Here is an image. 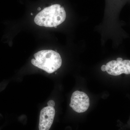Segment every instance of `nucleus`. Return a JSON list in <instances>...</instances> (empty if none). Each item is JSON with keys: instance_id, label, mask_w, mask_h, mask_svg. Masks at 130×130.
<instances>
[{"instance_id": "nucleus-10", "label": "nucleus", "mask_w": 130, "mask_h": 130, "mask_svg": "<svg viewBox=\"0 0 130 130\" xmlns=\"http://www.w3.org/2000/svg\"><path fill=\"white\" fill-rule=\"evenodd\" d=\"M55 27V28H57V26H55V27Z\"/></svg>"}, {"instance_id": "nucleus-5", "label": "nucleus", "mask_w": 130, "mask_h": 130, "mask_svg": "<svg viewBox=\"0 0 130 130\" xmlns=\"http://www.w3.org/2000/svg\"><path fill=\"white\" fill-rule=\"evenodd\" d=\"M55 109L53 107H45L40 112L39 130H49L53 122Z\"/></svg>"}, {"instance_id": "nucleus-8", "label": "nucleus", "mask_w": 130, "mask_h": 130, "mask_svg": "<svg viewBox=\"0 0 130 130\" xmlns=\"http://www.w3.org/2000/svg\"><path fill=\"white\" fill-rule=\"evenodd\" d=\"M116 60L119 61H123V59H122V58H117Z\"/></svg>"}, {"instance_id": "nucleus-3", "label": "nucleus", "mask_w": 130, "mask_h": 130, "mask_svg": "<svg viewBox=\"0 0 130 130\" xmlns=\"http://www.w3.org/2000/svg\"><path fill=\"white\" fill-rule=\"evenodd\" d=\"M70 106L78 113H83L87 111L90 105L89 98L85 93L76 91L71 97Z\"/></svg>"}, {"instance_id": "nucleus-4", "label": "nucleus", "mask_w": 130, "mask_h": 130, "mask_svg": "<svg viewBox=\"0 0 130 130\" xmlns=\"http://www.w3.org/2000/svg\"><path fill=\"white\" fill-rule=\"evenodd\" d=\"M106 66L107 72L110 75L116 76L123 73L130 74V60H112Z\"/></svg>"}, {"instance_id": "nucleus-7", "label": "nucleus", "mask_w": 130, "mask_h": 130, "mask_svg": "<svg viewBox=\"0 0 130 130\" xmlns=\"http://www.w3.org/2000/svg\"><path fill=\"white\" fill-rule=\"evenodd\" d=\"M101 69L102 71L105 72L106 71V65H103L101 67Z\"/></svg>"}, {"instance_id": "nucleus-1", "label": "nucleus", "mask_w": 130, "mask_h": 130, "mask_svg": "<svg viewBox=\"0 0 130 130\" xmlns=\"http://www.w3.org/2000/svg\"><path fill=\"white\" fill-rule=\"evenodd\" d=\"M66 18L64 8L55 4L45 8L35 17V23L40 26L53 27L62 23Z\"/></svg>"}, {"instance_id": "nucleus-9", "label": "nucleus", "mask_w": 130, "mask_h": 130, "mask_svg": "<svg viewBox=\"0 0 130 130\" xmlns=\"http://www.w3.org/2000/svg\"><path fill=\"white\" fill-rule=\"evenodd\" d=\"M40 9H41V8H38V10H40Z\"/></svg>"}, {"instance_id": "nucleus-2", "label": "nucleus", "mask_w": 130, "mask_h": 130, "mask_svg": "<svg viewBox=\"0 0 130 130\" xmlns=\"http://www.w3.org/2000/svg\"><path fill=\"white\" fill-rule=\"evenodd\" d=\"M32 64L48 73H52L61 66L62 59L59 54L52 50H43L34 54Z\"/></svg>"}, {"instance_id": "nucleus-6", "label": "nucleus", "mask_w": 130, "mask_h": 130, "mask_svg": "<svg viewBox=\"0 0 130 130\" xmlns=\"http://www.w3.org/2000/svg\"><path fill=\"white\" fill-rule=\"evenodd\" d=\"M47 105L48 106L54 107L55 105V103L53 100H50L48 102Z\"/></svg>"}, {"instance_id": "nucleus-11", "label": "nucleus", "mask_w": 130, "mask_h": 130, "mask_svg": "<svg viewBox=\"0 0 130 130\" xmlns=\"http://www.w3.org/2000/svg\"><path fill=\"white\" fill-rule=\"evenodd\" d=\"M31 15H33V14H32V13H31Z\"/></svg>"}]
</instances>
